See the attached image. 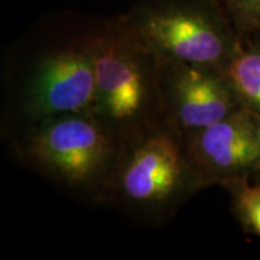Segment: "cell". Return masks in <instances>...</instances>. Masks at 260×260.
<instances>
[{
	"instance_id": "6da1fadb",
	"label": "cell",
	"mask_w": 260,
	"mask_h": 260,
	"mask_svg": "<svg viewBox=\"0 0 260 260\" xmlns=\"http://www.w3.org/2000/svg\"><path fill=\"white\" fill-rule=\"evenodd\" d=\"M14 149L57 186L104 204L123 145L93 113H69L18 128Z\"/></svg>"
},
{
	"instance_id": "7a4b0ae2",
	"label": "cell",
	"mask_w": 260,
	"mask_h": 260,
	"mask_svg": "<svg viewBox=\"0 0 260 260\" xmlns=\"http://www.w3.org/2000/svg\"><path fill=\"white\" fill-rule=\"evenodd\" d=\"M88 41L95 80L93 115L123 146L165 125L160 60L126 22L90 35Z\"/></svg>"
},
{
	"instance_id": "3957f363",
	"label": "cell",
	"mask_w": 260,
	"mask_h": 260,
	"mask_svg": "<svg viewBox=\"0 0 260 260\" xmlns=\"http://www.w3.org/2000/svg\"><path fill=\"white\" fill-rule=\"evenodd\" d=\"M199 190L182 135L167 124L123 146L105 203L160 223Z\"/></svg>"
},
{
	"instance_id": "277c9868",
	"label": "cell",
	"mask_w": 260,
	"mask_h": 260,
	"mask_svg": "<svg viewBox=\"0 0 260 260\" xmlns=\"http://www.w3.org/2000/svg\"><path fill=\"white\" fill-rule=\"evenodd\" d=\"M125 22L159 59L220 70L226 69L242 41L219 11L200 4L147 6Z\"/></svg>"
},
{
	"instance_id": "5b68a950",
	"label": "cell",
	"mask_w": 260,
	"mask_h": 260,
	"mask_svg": "<svg viewBox=\"0 0 260 260\" xmlns=\"http://www.w3.org/2000/svg\"><path fill=\"white\" fill-rule=\"evenodd\" d=\"M19 79L15 98L18 126L69 113H93L95 80L88 37L39 57Z\"/></svg>"
},
{
	"instance_id": "8992f818",
	"label": "cell",
	"mask_w": 260,
	"mask_h": 260,
	"mask_svg": "<svg viewBox=\"0 0 260 260\" xmlns=\"http://www.w3.org/2000/svg\"><path fill=\"white\" fill-rule=\"evenodd\" d=\"M199 190L259 176L256 117L239 109L222 121L182 136Z\"/></svg>"
},
{
	"instance_id": "52a82bcc",
	"label": "cell",
	"mask_w": 260,
	"mask_h": 260,
	"mask_svg": "<svg viewBox=\"0 0 260 260\" xmlns=\"http://www.w3.org/2000/svg\"><path fill=\"white\" fill-rule=\"evenodd\" d=\"M159 60L164 121L180 135L222 121L242 107L225 70Z\"/></svg>"
},
{
	"instance_id": "ba28073f",
	"label": "cell",
	"mask_w": 260,
	"mask_h": 260,
	"mask_svg": "<svg viewBox=\"0 0 260 260\" xmlns=\"http://www.w3.org/2000/svg\"><path fill=\"white\" fill-rule=\"evenodd\" d=\"M225 74L243 109L260 115V32L242 38Z\"/></svg>"
},
{
	"instance_id": "9c48e42d",
	"label": "cell",
	"mask_w": 260,
	"mask_h": 260,
	"mask_svg": "<svg viewBox=\"0 0 260 260\" xmlns=\"http://www.w3.org/2000/svg\"><path fill=\"white\" fill-rule=\"evenodd\" d=\"M232 210L242 230L260 237V177L255 183L241 180L228 184Z\"/></svg>"
},
{
	"instance_id": "30bf717a",
	"label": "cell",
	"mask_w": 260,
	"mask_h": 260,
	"mask_svg": "<svg viewBox=\"0 0 260 260\" xmlns=\"http://www.w3.org/2000/svg\"><path fill=\"white\" fill-rule=\"evenodd\" d=\"M233 25L241 38L260 32V0H223Z\"/></svg>"
},
{
	"instance_id": "8fae6325",
	"label": "cell",
	"mask_w": 260,
	"mask_h": 260,
	"mask_svg": "<svg viewBox=\"0 0 260 260\" xmlns=\"http://www.w3.org/2000/svg\"><path fill=\"white\" fill-rule=\"evenodd\" d=\"M255 115V113H254ZM256 117V123H258V138H259V148H260V115H255ZM260 177V170H259V176Z\"/></svg>"
}]
</instances>
